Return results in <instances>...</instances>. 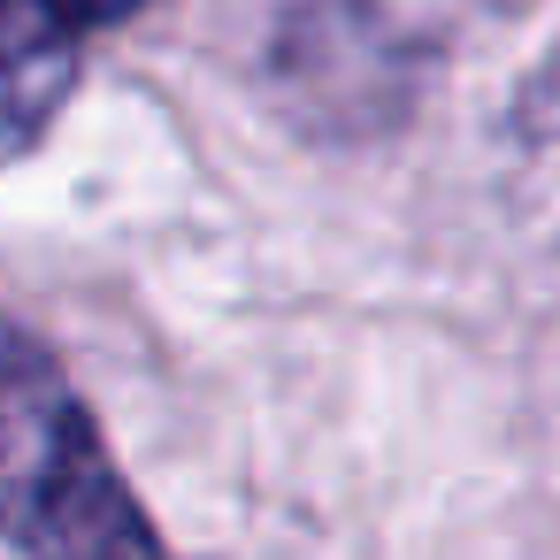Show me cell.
<instances>
[{
	"instance_id": "obj_3",
	"label": "cell",
	"mask_w": 560,
	"mask_h": 560,
	"mask_svg": "<svg viewBox=\"0 0 560 560\" xmlns=\"http://www.w3.org/2000/svg\"><path fill=\"white\" fill-rule=\"evenodd\" d=\"M47 9L85 39V32H108V24H124V16H139L147 0H47Z\"/></svg>"
},
{
	"instance_id": "obj_2",
	"label": "cell",
	"mask_w": 560,
	"mask_h": 560,
	"mask_svg": "<svg viewBox=\"0 0 560 560\" xmlns=\"http://www.w3.org/2000/svg\"><path fill=\"white\" fill-rule=\"evenodd\" d=\"M78 85V32L47 0H0V162L47 139Z\"/></svg>"
},
{
	"instance_id": "obj_1",
	"label": "cell",
	"mask_w": 560,
	"mask_h": 560,
	"mask_svg": "<svg viewBox=\"0 0 560 560\" xmlns=\"http://www.w3.org/2000/svg\"><path fill=\"white\" fill-rule=\"evenodd\" d=\"M0 537L24 560H162L62 361L16 323H0Z\"/></svg>"
}]
</instances>
